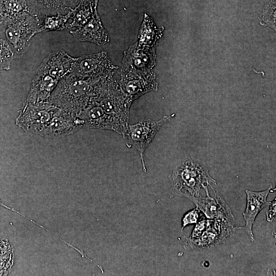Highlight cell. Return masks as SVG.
Returning <instances> with one entry per match:
<instances>
[{
	"mask_svg": "<svg viewBox=\"0 0 276 276\" xmlns=\"http://www.w3.org/2000/svg\"><path fill=\"white\" fill-rule=\"evenodd\" d=\"M104 77H83L69 73L58 82L51 94L50 102L78 117L96 97L100 82Z\"/></svg>",
	"mask_w": 276,
	"mask_h": 276,
	"instance_id": "1",
	"label": "cell"
},
{
	"mask_svg": "<svg viewBox=\"0 0 276 276\" xmlns=\"http://www.w3.org/2000/svg\"><path fill=\"white\" fill-rule=\"evenodd\" d=\"M41 25L40 19L29 11L12 16H1L0 38L9 45L14 58H19L27 51Z\"/></svg>",
	"mask_w": 276,
	"mask_h": 276,
	"instance_id": "2",
	"label": "cell"
},
{
	"mask_svg": "<svg viewBox=\"0 0 276 276\" xmlns=\"http://www.w3.org/2000/svg\"><path fill=\"white\" fill-rule=\"evenodd\" d=\"M113 76L111 75L102 78L97 95L93 101L97 102L102 109L120 125L124 133L123 137L129 125L130 108L133 102Z\"/></svg>",
	"mask_w": 276,
	"mask_h": 276,
	"instance_id": "3",
	"label": "cell"
},
{
	"mask_svg": "<svg viewBox=\"0 0 276 276\" xmlns=\"http://www.w3.org/2000/svg\"><path fill=\"white\" fill-rule=\"evenodd\" d=\"M172 177L174 195L183 196L190 199L199 197L202 188L205 191L207 196H209L208 186L212 187V183L216 184L206 168L191 159L178 165Z\"/></svg>",
	"mask_w": 276,
	"mask_h": 276,
	"instance_id": "4",
	"label": "cell"
},
{
	"mask_svg": "<svg viewBox=\"0 0 276 276\" xmlns=\"http://www.w3.org/2000/svg\"><path fill=\"white\" fill-rule=\"evenodd\" d=\"M174 116V113L169 116H166L159 120L145 119L136 124L128 125L123 137L128 148H133L139 152L144 172L147 170L144 159L146 150L161 127Z\"/></svg>",
	"mask_w": 276,
	"mask_h": 276,
	"instance_id": "5",
	"label": "cell"
},
{
	"mask_svg": "<svg viewBox=\"0 0 276 276\" xmlns=\"http://www.w3.org/2000/svg\"><path fill=\"white\" fill-rule=\"evenodd\" d=\"M118 69L103 51L73 57L70 73L83 77L100 78L114 75Z\"/></svg>",
	"mask_w": 276,
	"mask_h": 276,
	"instance_id": "6",
	"label": "cell"
},
{
	"mask_svg": "<svg viewBox=\"0 0 276 276\" xmlns=\"http://www.w3.org/2000/svg\"><path fill=\"white\" fill-rule=\"evenodd\" d=\"M58 108L50 102L40 104L26 102L16 119V124L26 132L39 135Z\"/></svg>",
	"mask_w": 276,
	"mask_h": 276,
	"instance_id": "7",
	"label": "cell"
},
{
	"mask_svg": "<svg viewBox=\"0 0 276 276\" xmlns=\"http://www.w3.org/2000/svg\"><path fill=\"white\" fill-rule=\"evenodd\" d=\"M119 73L121 78L118 82L132 102L146 93L157 90L158 84L153 70H128Z\"/></svg>",
	"mask_w": 276,
	"mask_h": 276,
	"instance_id": "8",
	"label": "cell"
},
{
	"mask_svg": "<svg viewBox=\"0 0 276 276\" xmlns=\"http://www.w3.org/2000/svg\"><path fill=\"white\" fill-rule=\"evenodd\" d=\"M155 60V47L140 44L137 41L124 51L120 71L153 70Z\"/></svg>",
	"mask_w": 276,
	"mask_h": 276,
	"instance_id": "9",
	"label": "cell"
},
{
	"mask_svg": "<svg viewBox=\"0 0 276 276\" xmlns=\"http://www.w3.org/2000/svg\"><path fill=\"white\" fill-rule=\"evenodd\" d=\"M81 128L82 122L78 117L58 108L39 135L49 138L64 136Z\"/></svg>",
	"mask_w": 276,
	"mask_h": 276,
	"instance_id": "10",
	"label": "cell"
},
{
	"mask_svg": "<svg viewBox=\"0 0 276 276\" xmlns=\"http://www.w3.org/2000/svg\"><path fill=\"white\" fill-rule=\"evenodd\" d=\"M82 128L114 131L122 136L124 132L120 125L107 114L97 102L93 101L79 114Z\"/></svg>",
	"mask_w": 276,
	"mask_h": 276,
	"instance_id": "11",
	"label": "cell"
},
{
	"mask_svg": "<svg viewBox=\"0 0 276 276\" xmlns=\"http://www.w3.org/2000/svg\"><path fill=\"white\" fill-rule=\"evenodd\" d=\"M83 0H27L30 12L41 21L46 16L65 14Z\"/></svg>",
	"mask_w": 276,
	"mask_h": 276,
	"instance_id": "12",
	"label": "cell"
},
{
	"mask_svg": "<svg viewBox=\"0 0 276 276\" xmlns=\"http://www.w3.org/2000/svg\"><path fill=\"white\" fill-rule=\"evenodd\" d=\"M211 221H207L206 229L201 238L196 240H187L186 246L191 248L212 246L224 239L234 229L235 225L228 222L220 219Z\"/></svg>",
	"mask_w": 276,
	"mask_h": 276,
	"instance_id": "13",
	"label": "cell"
},
{
	"mask_svg": "<svg viewBox=\"0 0 276 276\" xmlns=\"http://www.w3.org/2000/svg\"><path fill=\"white\" fill-rule=\"evenodd\" d=\"M215 198L210 196L191 199L197 206L209 218L220 219L235 225V220L225 202L216 193Z\"/></svg>",
	"mask_w": 276,
	"mask_h": 276,
	"instance_id": "14",
	"label": "cell"
},
{
	"mask_svg": "<svg viewBox=\"0 0 276 276\" xmlns=\"http://www.w3.org/2000/svg\"><path fill=\"white\" fill-rule=\"evenodd\" d=\"M72 35L79 41H87L102 45L110 39L98 13L83 26L70 31Z\"/></svg>",
	"mask_w": 276,
	"mask_h": 276,
	"instance_id": "15",
	"label": "cell"
},
{
	"mask_svg": "<svg viewBox=\"0 0 276 276\" xmlns=\"http://www.w3.org/2000/svg\"><path fill=\"white\" fill-rule=\"evenodd\" d=\"M271 188V187L260 192L245 191L247 195V204L245 210L243 213L246 223L244 229L251 241L255 240L252 227L257 215L264 208L271 203L267 201Z\"/></svg>",
	"mask_w": 276,
	"mask_h": 276,
	"instance_id": "16",
	"label": "cell"
},
{
	"mask_svg": "<svg viewBox=\"0 0 276 276\" xmlns=\"http://www.w3.org/2000/svg\"><path fill=\"white\" fill-rule=\"evenodd\" d=\"M58 82L59 80L48 74L36 72L26 102L32 104L50 102L51 94Z\"/></svg>",
	"mask_w": 276,
	"mask_h": 276,
	"instance_id": "17",
	"label": "cell"
},
{
	"mask_svg": "<svg viewBox=\"0 0 276 276\" xmlns=\"http://www.w3.org/2000/svg\"><path fill=\"white\" fill-rule=\"evenodd\" d=\"M73 57L63 51L50 54L39 66L37 72L60 80L70 73Z\"/></svg>",
	"mask_w": 276,
	"mask_h": 276,
	"instance_id": "18",
	"label": "cell"
},
{
	"mask_svg": "<svg viewBox=\"0 0 276 276\" xmlns=\"http://www.w3.org/2000/svg\"><path fill=\"white\" fill-rule=\"evenodd\" d=\"M163 31L162 27L158 28L152 18L145 13L138 34L137 42L140 44L155 47L162 37Z\"/></svg>",
	"mask_w": 276,
	"mask_h": 276,
	"instance_id": "19",
	"label": "cell"
},
{
	"mask_svg": "<svg viewBox=\"0 0 276 276\" xmlns=\"http://www.w3.org/2000/svg\"><path fill=\"white\" fill-rule=\"evenodd\" d=\"M98 13L95 2L91 0H83L73 10L68 23V28L81 27L89 21Z\"/></svg>",
	"mask_w": 276,
	"mask_h": 276,
	"instance_id": "20",
	"label": "cell"
},
{
	"mask_svg": "<svg viewBox=\"0 0 276 276\" xmlns=\"http://www.w3.org/2000/svg\"><path fill=\"white\" fill-rule=\"evenodd\" d=\"M72 11L65 14H57L46 16L43 19L37 33L49 31H62L68 29V20Z\"/></svg>",
	"mask_w": 276,
	"mask_h": 276,
	"instance_id": "21",
	"label": "cell"
},
{
	"mask_svg": "<svg viewBox=\"0 0 276 276\" xmlns=\"http://www.w3.org/2000/svg\"><path fill=\"white\" fill-rule=\"evenodd\" d=\"M28 11L27 0H0L1 16H12Z\"/></svg>",
	"mask_w": 276,
	"mask_h": 276,
	"instance_id": "22",
	"label": "cell"
},
{
	"mask_svg": "<svg viewBox=\"0 0 276 276\" xmlns=\"http://www.w3.org/2000/svg\"><path fill=\"white\" fill-rule=\"evenodd\" d=\"M14 54L8 43L0 38V71L10 69Z\"/></svg>",
	"mask_w": 276,
	"mask_h": 276,
	"instance_id": "23",
	"label": "cell"
},
{
	"mask_svg": "<svg viewBox=\"0 0 276 276\" xmlns=\"http://www.w3.org/2000/svg\"><path fill=\"white\" fill-rule=\"evenodd\" d=\"M198 213L199 210L197 208L185 214L182 219L181 231H182L183 228L188 224L196 223L197 222L198 217Z\"/></svg>",
	"mask_w": 276,
	"mask_h": 276,
	"instance_id": "24",
	"label": "cell"
},
{
	"mask_svg": "<svg viewBox=\"0 0 276 276\" xmlns=\"http://www.w3.org/2000/svg\"><path fill=\"white\" fill-rule=\"evenodd\" d=\"M207 221L203 220L200 222L193 230L192 235L189 239H193L200 235L205 227Z\"/></svg>",
	"mask_w": 276,
	"mask_h": 276,
	"instance_id": "25",
	"label": "cell"
},
{
	"mask_svg": "<svg viewBox=\"0 0 276 276\" xmlns=\"http://www.w3.org/2000/svg\"><path fill=\"white\" fill-rule=\"evenodd\" d=\"M0 206H3V207H4V208H6V209H8V210H10V211H11L14 212H15V213H18V214H19L20 215H21V216H23V217H26V218H27L26 216H24V215L21 214L20 213H19L18 211L15 210L14 209L11 208H10V207L7 206V205L4 204L1 201V200H0Z\"/></svg>",
	"mask_w": 276,
	"mask_h": 276,
	"instance_id": "26",
	"label": "cell"
},
{
	"mask_svg": "<svg viewBox=\"0 0 276 276\" xmlns=\"http://www.w3.org/2000/svg\"><path fill=\"white\" fill-rule=\"evenodd\" d=\"M95 2L96 6L97 7L98 0H91Z\"/></svg>",
	"mask_w": 276,
	"mask_h": 276,
	"instance_id": "27",
	"label": "cell"
},
{
	"mask_svg": "<svg viewBox=\"0 0 276 276\" xmlns=\"http://www.w3.org/2000/svg\"><path fill=\"white\" fill-rule=\"evenodd\" d=\"M1 16L0 15V20H1Z\"/></svg>",
	"mask_w": 276,
	"mask_h": 276,
	"instance_id": "28",
	"label": "cell"
}]
</instances>
